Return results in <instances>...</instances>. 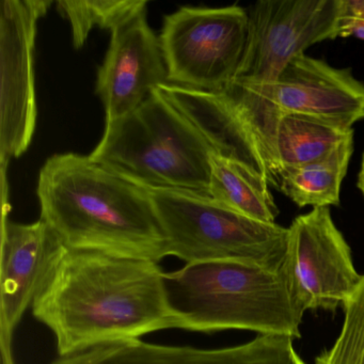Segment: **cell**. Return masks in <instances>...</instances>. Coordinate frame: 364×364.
<instances>
[{
	"label": "cell",
	"mask_w": 364,
	"mask_h": 364,
	"mask_svg": "<svg viewBox=\"0 0 364 364\" xmlns=\"http://www.w3.org/2000/svg\"><path fill=\"white\" fill-rule=\"evenodd\" d=\"M159 263L73 250L61 244L31 304L53 332L58 357L180 329Z\"/></svg>",
	"instance_id": "obj_1"
},
{
	"label": "cell",
	"mask_w": 364,
	"mask_h": 364,
	"mask_svg": "<svg viewBox=\"0 0 364 364\" xmlns=\"http://www.w3.org/2000/svg\"><path fill=\"white\" fill-rule=\"evenodd\" d=\"M42 220L73 250L159 263L167 242L148 189L90 156L50 157L39 174Z\"/></svg>",
	"instance_id": "obj_2"
},
{
	"label": "cell",
	"mask_w": 364,
	"mask_h": 364,
	"mask_svg": "<svg viewBox=\"0 0 364 364\" xmlns=\"http://www.w3.org/2000/svg\"><path fill=\"white\" fill-rule=\"evenodd\" d=\"M165 282L180 329L301 338L304 312L289 295L280 270L228 262L186 264L166 272Z\"/></svg>",
	"instance_id": "obj_3"
},
{
	"label": "cell",
	"mask_w": 364,
	"mask_h": 364,
	"mask_svg": "<svg viewBox=\"0 0 364 364\" xmlns=\"http://www.w3.org/2000/svg\"><path fill=\"white\" fill-rule=\"evenodd\" d=\"M213 153L197 127L156 90L137 109L106 124L89 156L144 188L208 196Z\"/></svg>",
	"instance_id": "obj_4"
},
{
	"label": "cell",
	"mask_w": 364,
	"mask_h": 364,
	"mask_svg": "<svg viewBox=\"0 0 364 364\" xmlns=\"http://www.w3.org/2000/svg\"><path fill=\"white\" fill-rule=\"evenodd\" d=\"M167 242V257L186 264L228 262L279 272L287 228L262 223L225 208L210 196L149 189Z\"/></svg>",
	"instance_id": "obj_5"
},
{
	"label": "cell",
	"mask_w": 364,
	"mask_h": 364,
	"mask_svg": "<svg viewBox=\"0 0 364 364\" xmlns=\"http://www.w3.org/2000/svg\"><path fill=\"white\" fill-rule=\"evenodd\" d=\"M343 0H261L250 6L246 50L221 92L234 105L257 104L287 63L306 48L340 38Z\"/></svg>",
	"instance_id": "obj_6"
},
{
	"label": "cell",
	"mask_w": 364,
	"mask_h": 364,
	"mask_svg": "<svg viewBox=\"0 0 364 364\" xmlns=\"http://www.w3.org/2000/svg\"><path fill=\"white\" fill-rule=\"evenodd\" d=\"M247 9L185 6L164 18L159 35L168 84L221 92L235 78L248 40Z\"/></svg>",
	"instance_id": "obj_7"
},
{
	"label": "cell",
	"mask_w": 364,
	"mask_h": 364,
	"mask_svg": "<svg viewBox=\"0 0 364 364\" xmlns=\"http://www.w3.org/2000/svg\"><path fill=\"white\" fill-rule=\"evenodd\" d=\"M233 106L257 138L269 172L272 138L280 114H304L353 129L364 119V82L350 69H338L301 53L287 63L257 104Z\"/></svg>",
	"instance_id": "obj_8"
},
{
	"label": "cell",
	"mask_w": 364,
	"mask_h": 364,
	"mask_svg": "<svg viewBox=\"0 0 364 364\" xmlns=\"http://www.w3.org/2000/svg\"><path fill=\"white\" fill-rule=\"evenodd\" d=\"M280 272L289 295L304 312L334 313L355 291L362 274L336 228L330 208H315L294 219Z\"/></svg>",
	"instance_id": "obj_9"
},
{
	"label": "cell",
	"mask_w": 364,
	"mask_h": 364,
	"mask_svg": "<svg viewBox=\"0 0 364 364\" xmlns=\"http://www.w3.org/2000/svg\"><path fill=\"white\" fill-rule=\"evenodd\" d=\"M52 1H1V134L3 169L28 149L37 122L35 42L37 23Z\"/></svg>",
	"instance_id": "obj_10"
},
{
	"label": "cell",
	"mask_w": 364,
	"mask_h": 364,
	"mask_svg": "<svg viewBox=\"0 0 364 364\" xmlns=\"http://www.w3.org/2000/svg\"><path fill=\"white\" fill-rule=\"evenodd\" d=\"M166 84L168 72L161 42L146 14L112 31L95 89L105 107L106 124L137 109Z\"/></svg>",
	"instance_id": "obj_11"
},
{
	"label": "cell",
	"mask_w": 364,
	"mask_h": 364,
	"mask_svg": "<svg viewBox=\"0 0 364 364\" xmlns=\"http://www.w3.org/2000/svg\"><path fill=\"white\" fill-rule=\"evenodd\" d=\"M50 364H306L287 336L259 334L250 342L223 348L154 344L139 340L114 343Z\"/></svg>",
	"instance_id": "obj_12"
},
{
	"label": "cell",
	"mask_w": 364,
	"mask_h": 364,
	"mask_svg": "<svg viewBox=\"0 0 364 364\" xmlns=\"http://www.w3.org/2000/svg\"><path fill=\"white\" fill-rule=\"evenodd\" d=\"M63 244L46 221L18 223L4 215L0 261L1 351L11 350L12 336L31 306L55 251Z\"/></svg>",
	"instance_id": "obj_13"
},
{
	"label": "cell",
	"mask_w": 364,
	"mask_h": 364,
	"mask_svg": "<svg viewBox=\"0 0 364 364\" xmlns=\"http://www.w3.org/2000/svg\"><path fill=\"white\" fill-rule=\"evenodd\" d=\"M157 90L191 120L215 154L244 164L269 180L257 138L223 92H206L170 84Z\"/></svg>",
	"instance_id": "obj_14"
},
{
	"label": "cell",
	"mask_w": 364,
	"mask_h": 364,
	"mask_svg": "<svg viewBox=\"0 0 364 364\" xmlns=\"http://www.w3.org/2000/svg\"><path fill=\"white\" fill-rule=\"evenodd\" d=\"M353 153V134L323 159L280 170L272 185L298 208L338 206L341 185L346 176Z\"/></svg>",
	"instance_id": "obj_15"
},
{
	"label": "cell",
	"mask_w": 364,
	"mask_h": 364,
	"mask_svg": "<svg viewBox=\"0 0 364 364\" xmlns=\"http://www.w3.org/2000/svg\"><path fill=\"white\" fill-rule=\"evenodd\" d=\"M353 134V129L338 127L312 117L280 114L272 138L269 184L272 185L280 170L323 159Z\"/></svg>",
	"instance_id": "obj_16"
},
{
	"label": "cell",
	"mask_w": 364,
	"mask_h": 364,
	"mask_svg": "<svg viewBox=\"0 0 364 364\" xmlns=\"http://www.w3.org/2000/svg\"><path fill=\"white\" fill-rule=\"evenodd\" d=\"M269 180L244 164L213 153L208 196L225 208L249 218L274 223L279 208Z\"/></svg>",
	"instance_id": "obj_17"
},
{
	"label": "cell",
	"mask_w": 364,
	"mask_h": 364,
	"mask_svg": "<svg viewBox=\"0 0 364 364\" xmlns=\"http://www.w3.org/2000/svg\"><path fill=\"white\" fill-rule=\"evenodd\" d=\"M144 0H102V1H57L59 11L71 23L73 46H84L89 33L95 27L114 31L140 14H146Z\"/></svg>",
	"instance_id": "obj_18"
},
{
	"label": "cell",
	"mask_w": 364,
	"mask_h": 364,
	"mask_svg": "<svg viewBox=\"0 0 364 364\" xmlns=\"http://www.w3.org/2000/svg\"><path fill=\"white\" fill-rule=\"evenodd\" d=\"M343 310L344 321L336 342L315 358V364H364V274Z\"/></svg>",
	"instance_id": "obj_19"
},
{
	"label": "cell",
	"mask_w": 364,
	"mask_h": 364,
	"mask_svg": "<svg viewBox=\"0 0 364 364\" xmlns=\"http://www.w3.org/2000/svg\"><path fill=\"white\" fill-rule=\"evenodd\" d=\"M349 37L364 41V0H343L340 38Z\"/></svg>",
	"instance_id": "obj_20"
},
{
	"label": "cell",
	"mask_w": 364,
	"mask_h": 364,
	"mask_svg": "<svg viewBox=\"0 0 364 364\" xmlns=\"http://www.w3.org/2000/svg\"><path fill=\"white\" fill-rule=\"evenodd\" d=\"M357 187L364 198V151L362 153L361 165H360L359 173H358Z\"/></svg>",
	"instance_id": "obj_21"
},
{
	"label": "cell",
	"mask_w": 364,
	"mask_h": 364,
	"mask_svg": "<svg viewBox=\"0 0 364 364\" xmlns=\"http://www.w3.org/2000/svg\"><path fill=\"white\" fill-rule=\"evenodd\" d=\"M3 353L4 364H14L11 351H1Z\"/></svg>",
	"instance_id": "obj_22"
}]
</instances>
